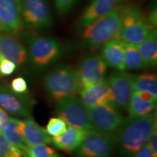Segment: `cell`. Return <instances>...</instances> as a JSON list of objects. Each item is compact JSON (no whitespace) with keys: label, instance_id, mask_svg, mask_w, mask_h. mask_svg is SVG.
<instances>
[{"label":"cell","instance_id":"1","mask_svg":"<svg viewBox=\"0 0 157 157\" xmlns=\"http://www.w3.org/2000/svg\"><path fill=\"white\" fill-rule=\"evenodd\" d=\"M156 128V119L149 114L124 121L113 138L121 157H133L148 143Z\"/></svg>","mask_w":157,"mask_h":157},{"label":"cell","instance_id":"2","mask_svg":"<svg viewBox=\"0 0 157 157\" xmlns=\"http://www.w3.org/2000/svg\"><path fill=\"white\" fill-rule=\"evenodd\" d=\"M122 7L115 6L107 14L84 28L83 42L90 49H97L105 43L119 39Z\"/></svg>","mask_w":157,"mask_h":157},{"label":"cell","instance_id":"3","mask_svg":"<svg viewBox=\"0 0 157 157\" xmlns=\"http://www.w3.org/2000/svg\"><path fill=\"white\" fill-rule=\"evenodd\" d=\"M23 38L29 47L31 64L36 71L46 70L62 56L61 45L56 39L31 32L23 33Z\"/></svg>","mask_w":157,"mask_h":157},{"label":"cell","instance_id":"4","mask_svg":"<svg viewBox=\"0 0 157 157\" xmlns=\"http://www.w3.org/2000/svg\"><path fill=\"white\" fill-rule=\"evenodd\" d=\"M44 87L49 98L56 103L76 96L80 89L76 71L68 65L57 66L44 76Z\"/></svg>","mask_w":157,"mask_h":157},{"label":"cell","instance_id":"5","mask_svg":"<svg viewBox=\"0 0 157 157\" xmlns=\"http://www.w3.org/2000/svg\"><path fill=\"white\" fill-rule=\"evenodd\" d=\"M152 29L143 12L136 7H122L119 39L126 44L138 45L148 36Z\"/></svg>","mask_w":157,"mask_h":157},{"label":"cell","instance_id":"6","mask_svg":"<svg viewBox=\"0 0 157 157\" xmlns=\"http://www.w3.org/2000/svg\"><path fill=\"white\" fill-rule=\"evenodd\" d=\"M56 113L68 126L93 130L88 109L76 96H69L59 101Z\"/></svg>","mask_w":157,"mask_h":157},{"label":"cell","instance_id":"7","mask_svg":"<svg viewBox=\"0 0 157 157\" xmlns=\"http://www.w3.org/2000/svg\"><path fill=\"white\" fill-rule=\"evenodd\" d=\"M23 23L34 31L49 28L52 17L47 0H20Z\"/></svg>","mask_w":157,"mask_h":157},{"label":"cell","instance_id":"8","mask_svg":"<svg viewBox=\"0 0 157 157\" xmlns=\"http://www.w3.org/2000/svg\"><path fill=\"white\" fill-rule=\"evenodd\" d=\"M93 130L109 135L119 129L124 119L117 108L104 104L88 109Z\"/></svg>","mask_w":157,"mask_h":157},{"label":"cell","instance_id":"9","mask_svg":"<svg viewBox=\"0 0 157 157\" xmlns=\"http://www.w3.org/2000/svg\"><path fill=\"white\" fill-rule=\"evenodd\" d=\"M114 143L108 135L87 131L80 146L74 151L75 157H113Z\"/></svg>","mask_w":157,"mask_h":157},{"label":"cell","instance_id":"10","mask_svg":"<svg viewBox=\"0 0 157 157\" xmlns=\"http://www.w3.org/2000/svg\"><path fill=\"white\" fill-rule=\"evenodd\" d=\"M76 71L80 90L105 79L107 65L101 56L90 55L80 62Z\"/></svg>","mask_w":157,"mask_h":157},{"label":"cell","instance_id":"11","mask_svg":"<svg viewBox=\"0 0 157 157\" xmlns=\"http://www.w3.org/2000/svg\"><path fill=\"white\" fill-rule=\"evenodd\" d=\"M35 101L27 94L15 93L8 85L0 86V108L17 117H30Z\"/></svg>","mask_w":157,"mask_h":157},{"label":"cell","instance_id":"12","mask_svg":"<svg viewBox=\"0 0 157 157\" xmlns=\"http://www.w3.org/2000/svg\"><path fill=\"white\" fill-rule=\"evenodd\" d=\"M107 81L113 106L118 110L127 111L133 93L132 75L124 71H117L110 74Z\"/></svg>","mask_w":157,"mask_h":157},{"label":"cell","instance_id":"13","mask_svg":"<svg viewBox=\"0 0 157 157\" xmlns=\"http://www.w3.org/2000/svg\"><path fill=\"white\" fill-rule=\"evenodd\" d=\"M0 24L6 34L21 31L23 23L20 0H0Z\"/></svg>","mask_w":157,"mask_h":157},{"label":"cell","instance_id":"14","mask_svg":"<svg viewBox=\"0 0 157 157\" xmlns=\"http://www.w3.org/2000/svg\"><path fill=\"white\" fill-rule=\"evenodd\" d=\"M78 93L81 97L80 100L87 109L104 104L113 106L109 82L105 79L87 88L81 89Z\"/></svg>","mask_w":157,"mask_h":157},{"label":"cell","instance_id":"15","mask_svg":"<svg viewBox=\"0 0 157 157\" xmlns=\"http://www.w3.org/2000/svg\"><path fill=\"white\" fill-rule=\"evenodd\" d=\"M120 0H93L84 10L77 22L79 29H84L111 11Z\"/></svg>","mask_w":157,"mask_h":157},{"label":"cell","instance_id":"16","mask_svg":"<svg viewBox=\"0 0 157 157\" xmlns=\"http://www.w3.org/2000/svg\"><path fill=\"white\" fill-rule=\"evenodd\" d=\"M18 128L26 145L50 144L52 141L46 129L31 118L19 120Z\"/></svg>","mask_w":157,"mask_h":157},{"label":"cell","instance_id":"17","mask_svg":"<svg viewBox=\"0 0 157 157\" xmlns=\"http://www.w3.org/2000/svg\"><path fill=\"white\" fill-rule=\"evenodd\" d=\"M0 52L4 58L20 66L26 60V50L17 39L11 34H0Z\"/></svg>","mask_w":157,"mask_h":157},{"label":"cell","instance_id":"18","mask_svg":"<svg viewBox=\"0 0 157 157\" xmlns=\"http://www.w3.org/2000/svg\"><path fill=\"white\" fill-rule=\"evenodd\" d=\"M156 98L146 92L133 91L127 111L128 119L144 117L156 108Z\"/></svg>","mask_w":157,"mask_h":157},{"label":"cell","instance_id":"19","mask_svg":"<svg viewBox=\"0 0 157 157\" xmlns=\"http://www.w3.org/2000/svg\"><path fill=\"white\" fill-rule=\"evenodd\" d=\"M125 43L120 39H114L103 45L101 58L107 66L117 71H125Z\"/></svg>","mask_w":157,"mask_h":157},{"label":"cell","instance_id":"20","mask_svg":"<svg viewBox=\"0 0 157 157\" xmlns=\"http://www.w3.org/2000/svg\"><path fill=\"white\" fill-rule=\"evenodd\" d=\"M84 129L70 127L62 135L52 138L51 143L56 148L66 153L74 152L87 135Z\"/></svg>","mask_w":157,"mask_h":157},{"label":"cell","instance_id":"21","mask_svg":"<svg viewBox=\"0 0 157 157\" xmlns=\"http://www.w3.org/2000/svg\"><path fill=\"white\" fill-rule=\"evenodd\" d=\"M139 52L148 66H154L157 63L156 30L152 29L144 41L137 45Z\"/></svg>","mask_w":157,"mask_h":157},{"label":"cell","instance_id":"22","mask_svg":"<svg viewBox=\"0 0 157 157\" xmlns=\"http://www.w3.org/2000/svg\"><path fill=\"white\" fill-rule=\"evenodd\" d=\"M133 91L146 92L157 98V78L156 74L146 73L132 75Z\"/></svg>","mask_w":157,"mask_h":157},{"label":"cell","instance_id":"23","mask_svg":"<svg viewBox=\"0 0 157 157\" xmlns=\"http://www.w3.org/2000/svg\"><path fill=\"white\" fill-rule=\"evenodd\" d=\"M18 123L19 119L10 118L8 123L2 131L1 134L13 146L17 147L21 150L24 151L26 144L20 132Z\"/></svg>","mask_w":157,"mask_h":157},{"label":"cell","instance_id":"24","mask_svg":"<svg viewBox=\"0 0 157 157\" xmlns=\"http://www.w3.org/2000/svg\"><path fill=\"white\" fill-rule=\"evenodd\" d=\"M124 67L127 71L140 70L148 67L136 45L125 43Z\"/></svg>","mask_w":157,"mask_h":157},{"label":"cell","instance_id":"25","mask_svg":"<svg viewBox=\"0 0 157 157\" xmlns=\"http://www.w3.org/2000/svg\"><path fill=\"white\" fill-rule=\"evenodd\" d=\"M23 152L28 157H61L52 147L47 144L26 145Z\"/></svg>","mask_w":157,"mask_h":157},{"label":"cell","instance_id":"26","mask_svg":"<svg viewBox=\"0 0 157 157\" xmlns=\"http://www.w3.org/2000/svg\"><path fill=\"white\" fill-rule=\"evenodd\" d=\"M23 151L10 143L0 133V157H23Z\"/></svg>","mask_w":157,"mask_h":157},{"label":"cell","instance_id":"27","mask_svg":"<svg viewBox=\"0 0 157 157\" xmlns=\"http://www.w3.org/2000/svg\"><path fill=\"white\" fill-rule=\"evenodd\" d=\"M67 129V124L60 117H52L48 121L46 131L50 136L57 137L62 135Z\"/></svg>","mask_w":157,"mask_h":157},{"label":"cell","instance_id":"28","mask_svg":"<svg viewBox=\"0 0 157 157\" xmlns=\"http://www.w3.org/2000/svg\"><path fill=\"white\" fill-rule=\"evenodd\" d=\"M10 88L12 91L17 94L23 95L28 93V84L25 78L21 76L13 78L10 83Z\"/></svg>","mask_w":157,"mask_h":157},{"label":"cell","instance_id":"29","mask_svg":"<svg viewBox=\"0 0 157 157\" xmlns=\"http://www.w3.org/2000/svg\"><path fill=\"white\" fill-rule=\"evenodd\" d=\"M16 66L14 63L4 58L0 52V76H7L11 75L16 69Z\"/></svg>","mask_w":157,"mask_h":157},{"label":"cell","instance_id":"30","mask_svg":"<svg viewBox=\"0 0 157 157\" xmlns=\"http://www.w3.org/2000/svg\"><path fill=\"white\" fill-rule=\"evenodd\" d=\"M78 0H54L55 5L60 15H66L75 5Z\"/></svg>","mask_w":157,"mask_h":157},{"label":"cell","instance_id":"31","mask_svg":"<svg viewBox=\"0 0 157 157\" xmlns=\"http://www.w3.org/2000/svg\"><path fill=\"white\" fill-rule=\"evenodd\" d=\"M148 144L151 151L152 157H157V130L156 128L153 131L152 134L151 135Z\"/></svg>","mask_w":157,"mask_h":157},{"label":"cell","instance_id":"32","mask_svg":"<svg viewBox=\"0 0 157 157\" xmlns=\"http://www.w3.org/2000/svg\"><path fill=\"white\" fill-rule=\"evenodd\" d=\"M9 119L10 117L7 113L0 108V133L6 127V125L7 124Z\"/></svg>","mask_w":157,"mask_h":157},{"label":"cell","instance_id":"33","mask_svg":"<svg viewBox=\"0 0 157 157\" xmlns=\"http://www.w3.org/2000/svg\"><path fill=\"white\" fill-rule=\"evenodd\" d=\"M133 157H152L151 151L149 148L148 143L138 152L136 153Z\"/></svg>","mask_w":157,"mask_h":157},{"label":"cell","instance_id":"34","mask_svg":"<svg viewBox=\"0 0 157 157\" xmlns=\"http://www.w3.org/2000/svg\"><path fill=\"white\" fill-rule=\"evenodd\" d=\"M3 30H2V25L0 24V34H2V32Z\"/></svg>","mask_w":157,"mask_h":157},{"label":"cell","instance_id":"35","mask_svg":"<svg viewBox=\"0 0 157 157\" xmlns=\"http://www.w3.org/2000/svg\"><path fill=\"white\" fill-rule=\"evenodd\" d=\"M23 157H28V156H25V155H24V156H23Z\"/></svg>","mask_w":157,"mask_h":157}]
</instances>
